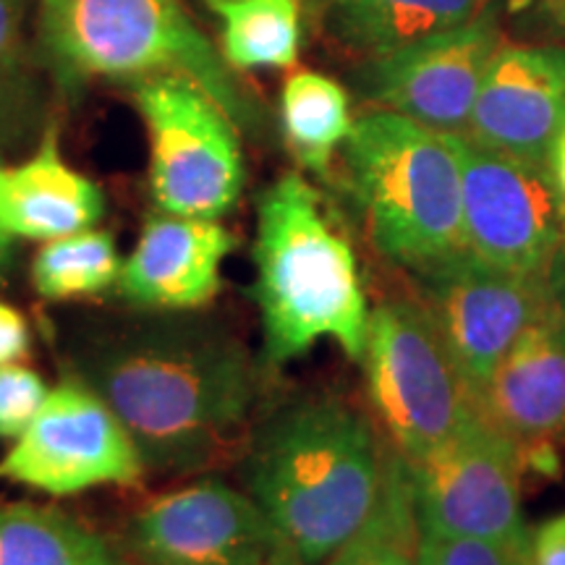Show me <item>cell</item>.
Wrapping results in <instances>:
<instances>
[{
  "label": "cell",
  "mask_w": 565,
  "mask_h": 565,
  "mask_svg": "<svg viewBox=\"0 0 565 565\" xmlns=\"http://www.w3.org/2000/svg\"><path fill=\"white\" fill-rule=\"evenodd\" d=\"M189 312H152L87 338L79 380L121 419L147 471L186 477L244 440L257 362L231 330Z\"/></svg>",
  "instance_id": "1"
},
{
  "label": "cell",
  "mask_w": 565,
  "mask_h": 565,
  "mask_svg": "<svg viewBox=\"0 0 565 565\" xmlns=\"http://www.w3.org/2000/svg\"><path fill=\"white\" fill-rule=\"evenodd\" d=\"M385 471L370 419L328 395L278 408L244 458L246 492L307 565H322L370 521Z\"/></svg>",
  "instance_id": "2"
},
{
  "label": "cell",
  "mask_w": 565,
  "mask_h": 565,
  "mask_svg": "<svg viewBox=\"0 0 565 565\" xmlns=\"http://www.w3.org/2000/svg\"><path fill=\"white\" fill-rule=\"evenodd\" d=\"M252 257L267 366L294 362L320 341L362 362L370 307L356 254L301 173L280 175L259 196Z\"/></svg>",
  "instance_id": "3"
},
{
  "label": "cell",
  "mask_w": 565,
  "mask_h": 565,
  "mask_svg": "<svg viewBox=\"0 0 565 565\" xmlns=\"http://www.w3.org/2000/svg\"><path fill=\"white\" fill-rule=\"evenodd\" d=\"M341 150L353 200L385 259L419 275L463 252L461 162L450 134L374 110L353 121Z\"/></svg>",
  "instance_id": "4"
},
{
  "label": "cell",
  "mask_w": 565,
  "mask_h": 565,
  "mask_svg": "<svg viewBox=\"0 0 565 565\" xmlns=\"http://www.w3.org/2000/svg\"><path fill=\"white\" fill-rule=\"evenodd\" d=\"M40 40L66 79L175 74L207 92L236 126L257 124L233 68L179 0H40Z\"/></svg>",
  "instance_id": "5"
},
{
  "label": "cell",
  "mask_w": 565,
  "mask_h": 565,
  "mask_svg": "<svg viewBox=\"0 0 565 565\" xmlns=\"http://www.w3.org/2000/svg\"><path fill=\"white\" fill-rule=\"evenodd\" d=\"M362 364L370 404L404 461L482 414L422 301L391 299L370 312Z\"/></svg>",
  "instance_id": "6"
},
{
  "label": "cell",
  "mask_w": 565,
  "mask_h": 565,
  "mask_svg": "<svg viewBox=\"0 0 565 565\" xmlns=\"http://www.w3.org/2000/svg\"><path fill=\"white\" fill-rule=\"evenodd\" d=\"M134 105L150 141V194L160 212L221 221L244 192L236 124L207 92L175 74L137 79Z\"/></svg>",
  "instance_id": "7"
},
{
  "label": "cell",
  "mask_w": 565,
  "mask_h": 565,
  "mask_svg": "<svg viewBox=\"0 0 565 565\" xmlns=\"http://www.w3.org/2000/svg\"><path fill=\"white\" fill-rule=\"evenodd\" d=\"M450 137L461 162L463 252L498 270L550 278L565 254V196L553 168Z\"/></svg>",
  "instance_id": "8"
},
{
  "label": "cell",
  "mask_w": 565,
  "mask_h": 565,
  "mask_svg": "<svg viewBox=\"0 0 565 565\" xmlns=\"http://www.w3.org/2000/svg\"><path fill=\"white\" fill-rule=\"evenodd\" d=\"M404 466L422 532L529 550L532 534L521 508V448L482 414L427 456Z\"/></svg>",
  "instance_id": "9"
},
{
  "label": "cell",
  "mask_w": 565,
  "mask_h": 565,
  "mask_svg": "<svg viewBox=\"0 0 565 565\" xmlns=\"http://www.w3.org/2000/svg\"><path fill=\"white\" fill-rule=\"evenodd\" d=\"M145 471L121 419L82 380L51 387L34 422L0 458V482L51 498L131 487Z\"/></svg>",
  "instance_id": "10"
},
{
  "label": "cell",
  "mask_w": 565,
  "mask_h": 565,
  "mask_svg": "<svg viewBox=\"0 0 565 565\" xmlns=\"http://www.w3.org/2000/svg\"><path fill=\"white\" fill-rule=\"evenodd\" d=\"M422 303L479 404L492 372L553 301V275L498 270L461 252L419 273Z\"/></svg>",
  "instance_id": "11"
},
{
  "label": "cell",
  "mask_w": 565,
  "mask_h": 565,
  "mask_svg": "<svg viewBox=\"0 0 565 565\" xmlns=\"http://www.w3.org/2000/svg\"><path fill=\"white\" fill-rule=\"evenodd\" d=\"M500 32L490 17L366 58L359 89L391 110L440 134H466Z\"/></svg>",
  "instance_id": "12"
},
{
  "label": "cell",
  "mask_w": 565,
  "mask_h": 565,
  "mask_svg": "<svg viewBox=\"0 0 565 565\" xmlns=\"http://www.w3.org/2000/svg\"><path fill=\"white\" fill-rule=\"evenodd\" d=\"M275 536L249 492L207 477L141 508L129 547L139 565H259Z\"/></svg>",
  "instance_id": "13"
},
{
  "label": "cell",
  "mask_w": 565,
  "mask_h": 565,
  "mask_svg": "<svg viewBox=\"0 0 565 565\" xmlns=\"http://www.w3.org/2000/svg\"><path fill=\"white\" fill-rule=\"evenodd\" d=\"M565 129V47L500 45L487 66L466 137L550 166Z\"/></svg>",
  "instance_id": "14"
},
{
  "label": "cell",
  "mask_w": 565,
  "mask_h": 565,
  "mask_svg": "<svg viewBox=\"0 0 565 565\" xmlns=\"http://www.w3.org/2000/svg\"><path fill=\"white\" fill-rule=\"evenodd\" d=\"M238 238L207 217L154 212L124 259L118 291L145 312H196L221 294Z\"/></svg>",
  "instance_id": "15"
},
{
  "label": "cell",
  "mask_w": 565,
  "mask_h": 565,
  "mask_svg": "<svg viewBox=\"0 0 565 565\" xmlns=\"http://www.w3.org/2000/svg\"><path fill=\"white\" fill-rule=\"evenodd\" d=\"M479 412L519 448L565 435V312L555 294L492 372Z\"/></svg>",
  "instance_id": "16"
},
{
  "label": "cell",
  "mask_w": 565,
  "mask_h": 565,
  "mask_svg": "<svg viewBox=\"0 0 565 565\" xmlns=\"http://www.w3.org/2000/svg\"><path fill=\"white\" fill-rule=\"evenodd\" d=\"M103 215V189L63 160L55 129L32 158L0 168V223L11 238L45 244L95 228Z\"/></svg>",
  "instance_id": "17"
},
{
  "label": "cell",
  "mask_w": 565,
  "mask_h": 565,
  "mask_svg": "<svg viewBox=\"0 0 565 565\" xmlns=\"http://www.w3.org/2000/svg\"><path fill=\"white\" fill-rule=\"evenodd\" d=\"M333 30L351 51L391 53L408 42L456 30L482 13L487 0H328Z\"/></svg>",
  "instance_id": "18"
},
{
  "label": "cell",
  "mask_w": 565,
  "mask_h": 565,
  "mask_svg": "<svg viewBox=\"0 0 565 565\" xmlns=\"http://www.w3.org/2000/svg\"><path fill=\"white\" fill-rule=\"evenodd\" d=\"M0 565H131L74 515L34 503H0Z\"/></svg>",
  "instance_id": "19"
},
{
  "label": "cell",
  "mask_w": 565,
  "mask_h": 565,
  "mask_svg": "<svg viewBox=\"0 0 565 565\" xmlns=\"http://www.w3.org/2000/svg\"><path fill=\"white\" fill-rule=\"evenodd\" d=\"M280 129L309 173L328 175L333 154L353 129L349 92L317 71H296L280 92Z\"/></svg>",
  "instance_id": "20"
},
{
  "label": "cell",
  "mask_w": 565,
  "mask_h": 565,
  "mask_svg": "<svg viewBox=\"0 0 565 565\" xmlns=\"http://www.w3.org/2000/svg\"><path fill=\"white\" fill-rule=\"evenodd\" d=\"M221 21V53L233 71L291 68L301 51L299 0H204Z\"/></svg>",
  "instance_id": "21"
},
{
  "label": "cell",
  "mask_w": 565,
  "mask_h": 565,
  "mask_svg": "<svg viewBox=\"0 0 565 565\" xmlns=\"http://www.w3.org/2000/svg\"><path fill=\"white\" fill-rule=\"evenodd\" d=\"M121 267L113 233L87 228L40 246L32 259V286L47 301L89 299L118 286Z\"/></svg>",
  "instance_id": "22"
},
{
  "label": "cell",
  "mask_w": 565,
  "mask_h": 565,
  "mask_svg": "<svg viewBox=\"0 0 565 565\" xmlns=\"http://www.w3.org/2000/svg\"><path fill=\"white\" fill-rule=\"evenodd\" d=\"M419 536L412 484L395 454L387 458L383 494L370 521L322 565H416Z\"/></svg>",
  "instance_id": "23"
},
{
  "label": "cell",
  "mask_w": 565,
  "mask_h": 565,
  "mask_svg": "<svg viewBox=\"0 0 565 565\" xmlns=\"http://www.w3.org/2000/svg\"><path fill=\"white\" fill-rule=\"evenodd\" d=\"M51 385L24 362L0 364V440H17L45 406Z\"/></svg>",
  "instance_id": "24"
},
{
  "label": "cell",
  "mask_w": 565,
  "mask_h": 565,
  "mask_svg": "<svg viewBox=\"0 0 565 565\" xmlns=\"http://www.w3.org/2000/svg\"><path fill=\"white\" fill-rule=\"evenodd\" d=\"M416 565H532V561L529 550L508 547L500 542L422 532Z\"/></svg>",
  "instance_id": "25"
},
{
  "label": "cell",
  "mask_w": 565,
  "mask_h": 565,
  "mask_svg": "<svg viewBox=\"0 0 565 565\" xmlns=\"http://www.w3.org/2000/svg\"><path fill=\"white\" fill-rule=\"evenodd\" d=\"M21 24L24 0H0V121L17 110L24 92Z\"/></svg>",
  "instance_id": "26"
},
{
  "label": "cell",
  "mask_w": 565,
  "mask_h": 565,
  "mask_svg": "<svg viewBox=\"0 0 565 565\" xmlns=\"http://www.w3.org/2000/svg\"><path fill=\"white\" fill-rule=\"evenodd\" d=\"M32 349V333L26 317L11 303L0 301V364L24 362Z\"/></svg>",
  "instance_id": "27"
},
{
  "label": "cell",
  "mask_w": 565,
  "mask_h": 565,
  "mask_svg": "<svg viewBox=\"0 0 565 565\" xmlns=\"http://www.w3.org/2000/svg\"><path fill=\"white\" fill-rule=\"evenodd\" d=\"M532 565H565V513L553 515L529 540Z\"/></svg>",
  "instance_id": "28"
},
{
  "label": "cell",
  "mask_w": 565,
  "mask_h": 565,
  "mask_svg": "<svg viewBox=\"0 0 565 565\" xmlns=\"http://www.w3.org/2000/svg\"><path fill=\"white\" fill-rule=\"evenodd\" d=\"M259 565H307V563H303V557L296 553V547L291 545V542L282 540V536L278 534Z\"/></svg>",
  "instance_id": "29"
},
{
  "label": "cell",
  "mask_w": 565,
  "mask_h": 565,
  "mask_svg": "<svg viewBox=\"0 0 565 565\" xmlns=\"http://www.w3.org/2000/svg\"><path fill=\"white\" fill-rule=\"evenodd\" d=\"M550 168H553L557 189H561V194L565 196V134H561L555 141L553 154H550Z\"/></svg>",
  "instance_id": "30"
},
{
  "label": "cell",
  "mask_w": 565,
  "mask_h": 565,
  "mask_svg": "<svg viewBox=\"0 0 565 565\" xmlns=\"http://www.w3.org/2000/svg\"><path fill=\"white\" fill-rule=\"evenodd\" d=\"M542 6V11L547 13L550 24L557 26L565 21V0H536Z\"/></svg>",
  "instance_id": "31"
},
{
  "label": "cell",
  "mask_w": 565,
  "mask_h": 565,
  "mask_svg": "<svg viewBox=\"0 0 565 565\" xmlns=\"http://www.w3.org/2000/svg\"><path fill=\"white\" fill-rule=\"evenodd\" d=\"M553 294H555L557 303H561L563 312H565V254H563L561 263H557L555 270H553Z\"/></svg>",
  "instance_id": "32"
},
{
  "label": "cell",
  "mask_w": 565,
  "mask_h": 565,
  "mask_svg": "<svg viewBox=\"0 0 565 565\" xmlns=\"http://www.w3.org/2000/svg\"><path fill=\"white\" fill-rule=\"evenodd\" d=\"M11 246H13V238L9 236V231L3 228V223H0V275L6 273V267L11 263Z\"/></svg>",
  "instance_id": "33"
},
{
  "label": "cell",
  "mask_w": 565,
  "mask_h": 565,
  "mask_svg": "<svg viewBox=\"0 0 565 565\" xmlns=\"http://www.w3.org/2000/svg\"><path fill=\"white\" fill-rule=\"evenodd\" d=\"M532 3H536V0H511V9L513 11H524V9H529V6Z\"/></svg>",
  "instance_id": "34"
},
{
  "label": "cell",
  "mask_w": 565,
  "mask_h": 565,
  "mask_svg": "<svg viewBox=\"0 0 565 565\" xmlns=\"http://www.w3.org/2000/svg\"><path fill=\"white\" fill-rule=\"evenodd\" d=\"M555 30H557V32H563V34H565V21H563V24H557V26H555Z\"/></svg>",
  "instance_id": "35"
},
{
  "label": "cell",
  "mask_w": 565,
  "mask_h": 565,
  "mask_svg": "<svg viewBox=\"0 0 565 565\" xmlns=\"http://www.w3.org/2000/svg\"><path fill=\"white\" fill-rule=\"evenodd\" d=\"M561 134H565V129H563V131H561Z\"/></svg>",
  "instance_id": "36"
}]
</instances>
